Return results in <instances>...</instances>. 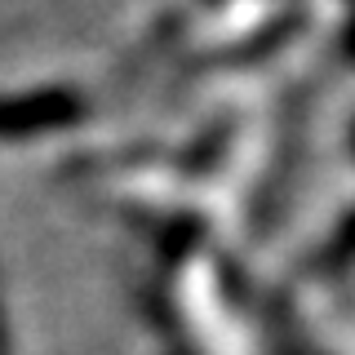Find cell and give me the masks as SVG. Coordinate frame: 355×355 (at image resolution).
I'll list each match as a JSON object with an SVG mask.
<instances>
[{"mask_svg":"<svg viewBox=\"0 0 355 355\" xmlns=\"http://www.w3.org/2000/svg\"><path fill=\"white\" fill-rule=\"evenodd\" d=\"M302 27H306V9H280V14L266 18L262 27L244 31L236 44H227V49H218V53H200V58L191 62V71H196V76H209V67H218V62H227V67L266 62V58H275V53H280Z\"/></svg>","mask_w":355,"mask_h":355,"instance_id":"cell-1","label":"cell"},{"mask_svg":"<svg viewBox=\"0 0 355 355\" xmlns=\"http://www.w3.org/2000/svg\"><path fill=\"white\" fill-rule=\"evenodd\" d=\"M231 138H236V116H218V120H209L205 133L196 138L191 155H187V164H196V169H209V164H218L222 155H227Z\"/></svg>","mask_w":355,"mask_h":355,"instance_id":"cell-2","label":"cell"},{"mask_svg":"<svg viewBox=\"0 0 355 355\" xmlns=\"http://www.w3.org/2000/svg\"><path fill=\"white\" fill-rule=\"evenodd\" d=\"M355 262V209L342 214V222L333 227V236L324 240V249L315 253V266L320 271H342V266Z\"/></svg>","mask_w":355,"mask_h":355,"instance_id":"cell-3","label":"cell"},{"mask_svg":"<svg viewBox=\"0 0 355 355\" xmlns=\"http://www.w3.org/2000/svg\"><path fill=\"white\" fill-rule=\"evenodd\" d=\"M338 53H342L347 67H355V9H347V22H342V31H338Z\"/></svg>","mask_w":355,"mask_h":355,"instance_id":"cell-4","label":"cell"},{"mask_svg":"<svg viewBox=\"0 0 355 355\" xmlns=\"http://www.w3.org/2000/svg\"><path fill=\"white\" fill-rule=\"evenodd\" d=\"M347 147H351V155H355V116H351V125H347Z\"/></svg>","mask_w":355,"mask_h":355,"instance_id":"cell-5","label":"cell"},{"mask_svg":"<svg viewBox=\"0 0 355 355\" xmlns=\"http://www.w3.org/2000/svg\"><path fill=\"white\" fill-rule=\"evenodd\" d=\"M205 5H227V0H205Z\"/></svg>","mask_w":355,"mask_h":355,"instance_id":"cell-6","label":"cell"},{"mask_svg":"<svg viewBox=\"0 0 355 355\" xmlns=\"http://www.w3.org/2000/svg\"><path fill=\"white\" fill-rule=\"evenodd\" d=\"M347 9H355V0H347Z\"/></svg>","mask_w":355,"mask_h":355,"instance_id":"cell-7","label":"cell"}]
</instances>
